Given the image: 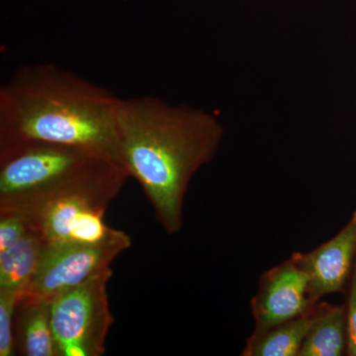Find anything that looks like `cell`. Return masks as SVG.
Returning <instances> with one entry per match:
<instances>
[{"instance_id": "1", "label": "cell", "mask_w": 356, "mask_h": 356, "mask_svg": "<svg viewBox=\"0 0 356 356\" xmlns=\"http://www.w3.org/2000/svg\"><path fill=\"white\" fill-rule=\"evenodd\" d=\"M224 128L214 115L154 96L122 99L118 159L142 187L168 235L184 226V199L195 173L216 154Z\"/></svg>"}, {"instance_id": "2", "label": "cell", "mask_w": 356, "mask_h": 356, "mask_svg": "<svg viewBox=\"0 0 356 356\" xmlns=\"http://www.w3.org/2000/svg\"><path fill=\"white\" fill-rule=\"evenodd\" d=\"M120 102L107 89L57 65H23L0 88V147L67 145L96 149L119 161Z\"/></svg>"}, {"instance_id": "3", "label": "cell", "mask_w": 356, "mask_h": 356, "mask_svg": "<svg viewBox=\"0 0 356 356\" xmlns=\"http://www.w3.org/2000/svg\"><path fill=\"white\" fill-rule=\"evenodd\" d=\"M128 177L116 159L88 147L44 143L0 147V213L30 217L69 197L109 206Z\"/></svg>"}, {"instance_id": "4", "label": "cell", "mask_w": 356, "mask_h": 356, "mask_svg": "<svg viewBox=\"0 0 356 356\" xmlns=\"http://www.w3.org/2000/svg\"><path fill=\"white\" fill-rule=\"evenodd\" d=\"M111 267L51 300V322L58 356H102L114 318L110 311Z\"/></svg>"}, {"instance_id": "5", "label": "cell", "mask_w": 356, "mask_h": 356, "mask_svg": "<svg viewBox=\"0 0 356 356\" xmlns=\"http://www.w3.org/2000/svg\"><path fill=\"white\" fill-rule=\"evenodd\" d=\"M132 243L44 245L38 267L19 298L51 300L110 268Z\"/></svg>"}, {"instance_id": "6", "label": "cell", "mask_w": 356, "mask_h": 356, "mask_svg": "<svg viewBox=\"0 0 356 356\" xmlns=\"http://www.w3.org/2000/svg\"><path fill=\"white\" fill-rule=\"evenodd\" d=\"M108 205L84 197L63 198L28 217L46 245L132 243L125 233L105 224Z\"/></svg>"}, {"instance_id": "7", "label": "cell", "mask_w": 356, "mask_h": 356, "mask_svg": "<svg viewBox=\"0 0 356 356\" xmlns=\"http://www.w3.org/2000/svg\"><path fill=\"white\" fill-rule=\"evenodd\" d=\"M313 306L309 297L308 274L292 254L259 278V289L250 301L254 321L252 332L266 331L299 317Z\"/></svg>"}, {"instance_id": "8", "label": "cell", "mask_w": 356, "mask_h": 356, "mask_svg": "<svg viewBox=\"0 0 356 356\" xmlns=\"http://www.w3.org/2000/svg\"><path fill=\"white\" fill-rule=\"evenodd\" d=\"M309 277V297L313 305L332 293H346L356 257V210L331 240L309 252H294Z\"/></svg>"}, {"instance_id": "9", "label": "cell", "mask_w": 356, "mask_h": 356, "mask_svg": "<svg viewBox=\"0 0 356 356\" xmlns=\"http://www.w3.org/2000/svg\"><path fill=\"white\" fill-rule=\"evenodd\" d=\"M15 351L24 356H58L51 322V300L19 298L14 316Z\"/></svg>"}, {"instance_id": "10", "label": "cell", "mask_w": 356, "mask_h": 356, "mask_svg": "<svg viewBox=\"0 0 356 356\" xmlns=\"http://www.w3.org/2000/svg\"><path fill=\"white\" fill-rule=\"evenodd\" d=\"M346 305L316 304V317L298 356H341L346 353Z\"/></svg>"}, {"instance_id": "11", "label": "cell", "mask_w": 356, "mask_h": 356, "mask_svg": "<svg viewBox=\"0 0 356 356\" xmlns=\"http://www.w3.org/2000/svg\"><path fill=\"white\" fill-rule=\"evenodd\" d=\"M316 317V305L299 317L252 332L242 351L243 356H298L302 344Z\"/></svg>"}, {"instance_id": "12", "label": "cell", "mask_w": 356, "mask_h": 356, "mask_svg": "<svg viewBox=\"0 0 356 356\" xmlns=\"http://www.w3.org/2000/svg\"><path fill=\"white\" fill-rule=\"evenodd\" d=\"M44 245L38 232L32 229L13 247L0 252V290L24 291L38 267Z\"/></svg>"}, {"instance_id": "13", "label": "cell", "mask_w": 356, "mask_h": 356, "mask_svg": "<svg viewBox=\"0 0 356 356\" xmlns=\"http://www.w3.org/2000/svg\"><path fill=\"white\" fill-rule=\"evenodd\" d=\"M19 297V293L0 290V356L15 353L14 316Z\"/></svg>"}, {"instance_id": "14", "label": "cell", "mask_w": 356, "mask_h": 356, "mask_svg": "<svg viewBox=\"0 0 356 356\" xmlns=\"http://www.w3.org/2000/svg\"><path fill=\"white\" fill-rule=\"evenodd\" d=\"M33 229L29 218L19 213H0V252L13 247Z\"/></svg>"}, {"instance_id": "15", "label": "cell", "mask_w": 356, "mask_h": 356, "mask_svg": "<svg viewBox=\"0 0 356 356\" xmlns=\"http://www.w3.org/2000/svg\"><path fill=\"white\" fill-rule=\"evenodd\" d=\"M348 289V303L346 305L348 346L346 353L356 356V257Z\"/></svg>"}]
</instances>
